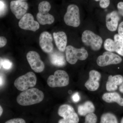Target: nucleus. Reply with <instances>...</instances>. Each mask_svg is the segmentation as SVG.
I'll return each mask as SVG.
<instances>
[{"instance_id":"f257e3e1","label":"nucleus","mask_w":123,"mask_h":123,"mask_svg":"<svg viewBox=\"0 0 123 123\" xmlns=\"http://www.w3.org/2000/svg\"><path fill=\"white\" fill-rule=\"evenodd\" d=\"M44 97V94L41 90L31 88L20 93L17 98V102L21 105H31L41 102Z\"/></svg>"},{"instance_id":"f03ea898","label":"nucleus","mask_w":123,"mask_h":123,"mask_svg":"<svg viewBox=\"0 0 123 123\" xmlns=\"http://www.w3.org/2000/svg\"><path fill=\"white\" fill-rule=\"evenodd\" d=\"M51 5L50 3L46 1L39 3L38 7V12L36 18L39 24L42 25L51 24L55 21L54 16L49 13L50 10Z\"/></svg>"},{"instance_id":"7ed1b4c3","label":"nucleus","mask_w":123,"mask_h":123,"mask_svg":"<svg viewBox=\"0 0 123 123\" xmlns=\"http://www.w3.org/2000/svg\"><path fill=\"white\" fill-rule=\"evenodd\" d=\"M66 60L71 64H74L78 60H85L88 56L87 51L84 48H77L74 46L69 45L65 49Z\"/></svg>"},{"instance_id":"20e7f679","label":"nucleus","mask_w":123,"mask_h":123,"mask_svg":"<svg viewBox=\"0 0 123 123\" xmlns=\"http://www.w3.org/2000/svg\"><path fill=\"white\" fill-rule=\"evenodd\" d=\"M58 114L63 118L60 119L58 123H78L79 118L74 108L68 104L62 105L59 108Z\"/></svg>"},{"instance_id":"39448f33","label":"nucleus","mask_w":123,"mask_h":123,"mask_svg":"<svg viewBox=\"0 0 123 123\" xmlns=\"http://www.w3.org/2000/svg\"><path fill=\"white\" fill-rule=\"evenodd\" d=\"M36 82V75L34 73L30 72L18 77L14 81V85L18 90L23 91L29 88L34 87Z\"/></svg>"},{"instance_id":"423d86ee","label":"nucleus","mask_w":123,"mask_h":123,"mask_svg":"<svg viewBox=\"0 0 123 123\" xmlns=\"http://www.w3.org/2000/svg\"><path fill=\"white\" fill-rule=\"evenodd\" d=\"M69 80V77L66 72L59 70L56 71L54 75L49 77L47 83L51 88L64 87L68 85Z\"/></svg>"},{"instance_id":"0eeeda50","label":"nucleus","mask_w":123,"mask_h":123,"mask_svg":"<svg viewBox=\"0 0 123 123\" xmlns=\"http://www.w3.org/2000/svg\"><path fill=\"white\" fill-rule=\"evenodd\" d=\"M81 39L85 46H89L94 51L99 50L103 43L102 39L100 36L89 30H86L83 32Z\"/></svg>"},{"instance_id":"6e6552de","label":"nucleus","mask_w":123,"mask_h":123,"mask_svg":"<svg viewBox=\"0 0 123 123\" xmlns=\"http://www.w3.org/2000/svg\"><path fill=\"white\" fill-rule=\"evenodd\" d=\"M64 21L69 26L77 27L80 24V11L76 5L71 4L67 7V11L64 16Z\"/></svg>"},{"instance_id":"1a4fd4ad","label":"nucleus","mask_w":123,"mask_h":123,"mask_svg":"<svg viewBox=\"0 0 123 123\" xmlns=\"http://www.w3.org/2000/svg\"><path fill=\"white\" fill-rule=\"evenodd\" d=\"M123 59L118 55L109 51L104 52L97 58V64L101 67H104L111 64L120 63Z\"/></svg>"},{"instance_id":"9d476101","label":"nucleus","mask_w":123,"mask_h":123,"mask_svg":"<svg viewBox=\"0 0 123 123\" xmlns=\"http://www.w3.org/2000/svg\"><path fill=\"white\" fill-rule=\"evenodd\" d=\"M26 58L31 68L35 72L41 73L44 70L45 65L37 52L30 51L27 54Z\"/></svg>"},{"instance_id":"9b49d317","label":"nucleus","mask_w":123,"mask_h":123,"mask_svg":"<svg viewBox=\"0 0 123 123\" xmlns=\"http://www.w3.org/2000/svg\"><path fill=\"white\" fill-rule=\"evenodd\" d=\"M21 29L25 30L35 31L39 29V23L36 21L31 14L26 13L21 19L18 23Z\"/></svg>"},{"instance_id":"f8f14e48","label":"nucleus","mask_w":123,"mask_h":123,"mask_svg":"<svg viewBox=\"0 0 123 123\" xmlns=\"http://www.w3.org/2000/svg\"><path fill=\"white\" fill-rule=\"evenodd\" d=\"M28 8V4L22 1L12 0L10 3L11 12L18 19H21L26 13Z\"/></svg>"},{"instance_id":"ddd939ff","label":"nucleus","mask_w":123,"mask_h":123,"mask_svg":"<svg viewBox=\"0 0 123 123\" xmlns=\"http://www.w3.org/2000/svg\"><path fill=\"white\" fill-rule=\"evenodd\" d=\"M53 40L52 36L48 31L42 32L39 37V46L42 50L46 53L52 52L54 48Z\"/></svg>"},{"instance_id":"4468645a","label":"nucleus","mask_w":123,"mask_h":123,"mask_svg":"<svg viewBox=\"0 0 123 123\" xmlns=\"http://www.w3.org/2000/svg\"><path fill=\"white\" fill-rule=\"evenodd\" d=\"M101 78V74L95 70H91L89 73V79L86 82L85 86L88 90L95 91L99 88V81Z\"/></svg>"},{"instance_id":"2eb2a0df","label":"nucleus","mask_w":123,"mask_h":123,"mask_svg":"<svg viewBox=\"0 0 123 123\" xmlns=\"http://www.w3.org/2000/svg\"><path fill=\"white\" fill-rule=\"evenodd\" d=\"M120 19L119 13L117 11H113L108 13L106 16V23L107 28L111 31H116Z\"/></svg>"},{"instance_id":"dca6fc26","label":"nucleus","mask_w":123,"mask_h":123,"mask_svg":"<svg viewBox=\"0 0 123 123\" xmlns=\"http://www.w3.org/2000/svg\"><path fill=\"white\" fill-rule=\"evenodd\" d=\"M53 37L56 45L58 50L61 52L65 50L68 43V38L66 33L60 31L53 33Z\"/></svg>"},{"instance_id":"f3484780","label":"nucleus","mask_w":123,"mask_h":123,"mask_svg":"<svg viewBox=\"0 0 123 123\" xmlns=\"http://www.w3.org/2000/svg\"><path fill=\"white\" fill-rule=\"evenodd\" d=\"M123 82V76L122 75H110L108 77L106 84V89L109 92L115 91L118 89V86H120Z\"/></svg>"},{"instance_id":"a211bd4d","label":"nucleus","mask_w":123,"mask_h":123,"mask_svg":"<svg viewBox=\"0 0 123 123\" xmlns=\"http://www.w3.org/2000/svg\"><path fill=\"white\" fill-rule=\"evenodd\" d=\"M49 59L51 63L54 66L62 67L65 66L66 61L63 54L61 52L55 51L50 53Z\"/></svg>"},{"instance_id":"6ab92c4d","label":"nucleus","mask_w":123,"mask_h":123,"mask_svg":"<svg viewBox=\"0 0 123 123\" xmlns=\"http://www.w3.org/2000/svg\"><path fill=\"white\" fill-rule=\"evenodd\" d=\"M103 101L108 103L115 102L121 106H123V98L117 92L105 93L102 97Z\"/></svg>"},{"instance_id":"aec40b11","label":"nucleus","mask_w":123,"mask_h":123,"mask_svg":"<svg viewBox=\"0 0 123 123\" xmlns=\"http://www.w3.org/2000/svg\"><path fill=\"white\" fill-rule=\"evenodd\" d=\"M95 110L94 104L90 101H87L78 107V112L81 116H86L90 113H93Z\"/></svg>"},{"instance_id":"412c9836","label":"nucleus","mask_w":123,"mask_h":123,"mask_svg":"<svg viewBox=\"0 0 123 123\" xmlns=\"http://www.w3.org/2000/svg\"><path fill=\"white\" fill-rule=\"evenodd\" d=\"M115 44V52L123 56V38L118 34L115 35L114 37Z\"/></svg>"},{"instance_id":"4be33fe9","label":"nucleus","mask_w":123,"mask_h":123,"mask_svg":"<svg viewBox=\"0 0 123 123\" xmlns=\"http://www.w3.org/2000/svg\"><path fill=\"white\" fill-rule=\"evenodd\" d=\"M100 123H119L116 116L110 112L104 113L102 115Z\"/></svg>"},{"instance_id":"5701e85b","label":"nucleus","mask_w":123,"mask_h":123,"mask_svg":"<svg viewBox=\"0 0 123 123\" xmlns=\"http://www.w3.org/2000/svg\"><path fill=\"white\" fill-rule=\"evenodd\" d=\"M104 48L108 51L115 52V44L114 40L108 38L105 40L104 44Z\"/></svg>"},{"instance_id":"b1692460","label":"nucleus","mask_w":123,"mask_h":123,"mask_svg":"<svg viewBox=\"0 0 123 123\" xmlns=\"http://www.w3.org/2000/svg\"><path fill=\"white\" fill-rule=\"evenodd\" d=\"M97 117L96 115L94 113H91L86 116L84 123H97Z\"/></svg>"},{"instance_id":"393cba45","label":"nucleus","mask_w":123,"mask_h":123,"mask_svg":"<svg viewBox=\"0 0 123 123\" xmlns=\"http://www.w3.org/2000/svg\"><path fill=\"white\" fill-rule=\"evenodd\" d=\"M12 63L10 61L7 59L0 58V68L2 66L3 68L6 70H9L12 68Z\"/></svg>"},{"instance_id":"a878e982","label":"nucleus","mask_w":123,"mask_h":123,"mask_svg":"<svg viewBox=\"0 0 123 123\" xmlns=\"http://www.w3.org/2000/svg\"><path fill=\"white\" fill-rule=\"evenodd\" d=\"M96 1H99V6L102 8L105 9L110 5V0H94Z\"/></svg>"},{"instance_id":"bb28decb","label":"nucleus","mask_w":123,"mask_h":123,"mask_svg":"<svg viewBox=\"0 0 123 123\" xmlns=\"http://www.w3.org/2000/svg\"><path fill=\"white\" fill-rule=\"evenodd\" d=\"M5 123H26V122L23 119L17 118L9 120L6 121Z\"/></svg>"},{"instance_id":"cd10ccee","label":"nucleus","mask_w":123,"mask_h":123,"mask_svg":"<svg viewBox=\"0 0 123 123\" xmlns=\"http://www.w3.org/2000/svg\"><path fill=\"white\" fill-rule=\"evenodd\" d=\"M118 12L119 14L123 16V2H120L117 5Z\"/></svg>"},{"instance_id":"c85d7f7f","label":"nucleus","mask_w":123,"mask_h":123,"mask_svg":"<svg viewBox=\"0 0 123 123\" xmlns=\"http://www.w3.org/2000/svg\"><path fill=\"white\" fill-rule=\"evenodd\" d=\"M7 43V39L4 36L0 37V48L4 47Z\"/></svg>"},{"instance_id":"c756f323","label":"nucleus","mask_w":123,"mask_h":123,"mask_svg":"<svg viewBox=\"0 0 123 123\" xmlns=\"http://www.w3.org/2000/svg\"><path fill=\"white\" fill-rule=\"evenodd\" d=\"M0 16H1L2 14L4 12L6 9V6L4 2H3L2 0H0Z\"/></svg>"},{"instance_id":"7c9ffc66","label":"nucleus","mask_w":123,"mask_h":123,"mask_svg":"<svg viewBox=\"0 0 123 123\" xmlns=\"http://www.w3.org/2000/svg\"><path fill=\"white\" fill-rule=\"evenodd\" d=\"M118 31L119 35L123 38V21L120 23L119 25Z\"/></svg>"},{"instance_id":"2f4dec72","label":"nucleus","mask_w":123,"mask_h":123,"mask_svg":"<svg viewBox=\"0 0 123 123\" xmlns=\"http://www.w3.org/2000/svg\"><path fill=\"white\" fill-rule=\"evenodd\" d=\"M72 99L74 102H77L80 100V98L78 93H76L73 95Z\"/></svg>"},{"instance_id":"473e14b6","label":"nucleus","mask_w":123,"mask_h":123,"mask_svg":"<svg viewBox=\"0 0 123 123\" xmlns=\"http://www.w3.org/2000/svg\"><path fill=\"white\" fill-rule=\"evenodd\" d=\"M119 90L120 92L121 93H123V82L122 84L119 86Z\"/></svg>"},{"instance_id":"72a5a7b5","label":"nucleus","mask_w":123,"mask_h":123,"mask_svg":"<svg viewBox=\"0 0 123 123\" xmlns=\"http://www.w3.org/2000/svg\"><path fill=\"white\" fill-rule=\"evenodd\" d=\"M4 81V78H3L2 77V76H1V75H0V86H1L2 85H3V83H4V82H3V81Z\"/></svg>"},{"instance_id":"f704fd0d","label":"nucleus","mask_w":123,"mask_h":123,"mask_svg":"<svg viewBox=\"0 0 123 123\" xmlns=\"http://www.w3.org/2000/svg\"><path fill=\"white\" fill-rule=\"evenodd\" d=\"M3 112V110L2 109V107L1 106H0V116H1V115H2V113Z\"/></svg>"},{"instance_id":"c9c22d12","label":"nucleus","mask_w":123,"mask_h":123,"mask_svg":"<svg viewBox=\"0 0 123 123\" xmlns=\"http://www.w3.org/2000/svg\"><path fill=\"white\" fill-rule=\"evenodd\" d=\"M120 123H123V118H121V121H120Z\"/></svg>"},{"instance_id":"e433bc0d","label":"nucleus","mask_w":123,"mask_h":123,"mask_svg":"<svg viewBox=\"0 0 123 123\" xmlns=\"http://www.w3.org/2000/svg\"><path fill=\"white\" fill-rule=\"evenodd\" d=\"M19 0V1H22V0Z\"/></svg>"}]
</instances>
